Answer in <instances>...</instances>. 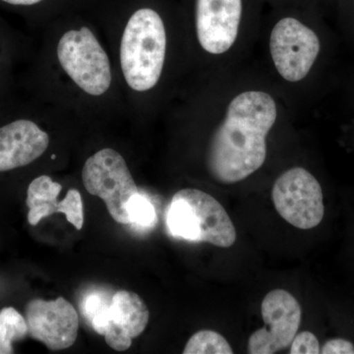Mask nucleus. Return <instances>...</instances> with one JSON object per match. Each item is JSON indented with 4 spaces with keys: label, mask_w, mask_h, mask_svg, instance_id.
<instances>
[{
    "label": "nucleus",
    "mask_w": 354,
    "mask_h": 354,
    "mask_svg": "<svg viewBox=\"0 0 354 354\" xmlns=\"http://www.w3.org/2000/svg\"><path fill=\"white\" fill-rule=\"evenodd\" d=\"M272 199L279 215L299 230H311L323 220L322 187L304 167L283 172L272 186Z\"/></svg>",
    "instance_id": "6"
},
{
    "label": "nucleus",
    "mask_w": 354,
    "mask_h": 354,
    "mask_svg": "<svg viewBox=\"0 0 354 354\" xmlns=\"http://www.w3.org/2000/svg\"><path fill=\"white\" fill-rule=\"evenodd\" d=\"M25 316L29 335L50 351H62L75 344L78 314L65 298L32 299L26 305Z\"/></svg>",
    "instance_id": "9"
},
{
    "label": "nucleus",
    "mask_w": 354,
    "mask_h": 354,
    "mask_svg": "<svg viewBox=\"0 0 354 354\" xmlns=\"http://www.w3.org/2000/svg\"><path fill=\"white\" fill-rule=\"evenodd\" d=\"M62 69L79 88L91 95L108 92L111 69L108 55L87 27L65 32L57 46Z\"/></svg>",
    "instance_id": "4"
},
{
    "label": "nucleus",
    "mask_w": 354,
    "mask_h": 354,
    "mask_svg": "<svg viewBox=\"0 0 354 354\" xmlns=\"http://www.w3.org/2000/svg\"><path fill=\"white\" fill-rule=\"evenodd\" d=\"M127 211L131 221V225L149 227L155 223L156 211L152 203L140 193L134 195L128 201Z\"/></svg>",
    "instance_id": "16"
},
{
    "label": "nucleus",
    "mask_w": 354,
    "mask_h": 354,
    "mask_svg": "<svg viewBox=\"0 0 354 354\" xmlns=\"http://www.w3.org/2000/svg\"><path fill=\"white\" fill-rule=\"evenodd\" d=\"M57 213L64 214L67 221L73 225L76 230H82L84 209L80 192L76 189L69 190L64 199L58 203Z\"/></svg>",
    "instance_id": "17"
},
{
    "label": "nucleus",
    "mask_w": 354,
    "mask_h": 354,
    "mask_svg": "<svg viewBox=\"0 0 354 354\" xmlns=\"http://www.w3.org/2000/svg\"><path fill=\"white\" fill-rule=\"evenodd\" d=\"M278 109L271 95L247 91L228 104L207 151V167L218 183H241L260 169L267 157V136Z\"/></svg>",
    "instance_id": "1"
},
{
    "label": "nucleus",
    "mask_w": 354,
    "mask_h": 354,
    "mask_svg": "<svg viewBox=\"0 0 354 354\" xmlns=\"http://www.w3.org/2000/svg\"><path fill=\"white\" fill-rule=\"evenodd\" d=\"M62 190V184L55 183L48 176L37 177L30 183L26 200L30 225H37L43 218L57 213V197Z\"/></svg>",
    "instance_id": "13"
},
{
    "label": "nucleus",
    "mask_w": 354,
    "mask_h": 354,
    "mask_svg": "<svg viewBox=\"0 0 354 354\" xmlns=\"http://www.w3.org/2000/svg\"><path fill=\"white\" fill-rule=\"evenodd\" d=\"M29 335L27 321L13 307L0 311V353H13L12 344Z\"/></svg>",
    "instance_id": "14"
},
{
    "label": "nucleus",
    "mask_w": 354,
    "mask_h": 354,
    "mask_svg": "<svg viewBox=\"0 0 354 354\" xmlns=\"http://www.w3.org/2000/svg\"><path fill=\"white\" fill-rule=\"evenodd\" d=\"M183 354H232L227 339L214 330H200L190 337L183 349Z\"/></svg>",
    "instance_id": "15"
},
{
    "label": "nucleus",
    "mask_w": 354,
    "mask_h": 354,
    "mask_svg": "<svg viewBox=\"0 0 354 354\" xmlns=\"http://www.w3.org/2000/svg\"><path fill=\"white\" fill-rule=\"evenodd\" d=\"M242 0H197V38L203 50L223 55L234 46L239 35Z\"/></svg>",
    "instance_id": "10"
},
{
    "label": "nucleus",
    "mask_w": 354,
    "mask_h": 354,
    "mask_svg": "<svg viewBox=\"0 0 354 354\" xmlns=\"http://www.w3.org/2000/svg\"><path fill=\"white\" fill-rule=\"evenodd\" d=\"M322 354H354V344L344 339H330L320 349Z\"/></svg>",
    "instance_id": "19"
},
{
    "label": "nucleus",
    "mask_w": 354,
    "mask_h": 354,
    "mask_svg": "<svg viewBox=\"0 0 354 354\" xmlns=\"http://www.w3.org/2000/svg\"><path fill=\"white\" fill-rule=\"evenodd\" d=\"M84 187L106 203L116 223L131 225L127 211L128 201L139 190L124 158L113 149H102L86 160L82 169Z\"/></svg>",
    "instance_id": "5"
},
{
    "label": "nucleus",
    "mask_w": 354,
    "mask_h": 354,
    "mask_svg": "<svg viewBox=\"0 0 354 354\" xmlns=\"http://www.w3.org/2000/svg\"><path fill=\"white\" fill-rule=\"evenodd\" d=\"M290 346V354L320 353V344L316 335L306 330L297 334Z\"/></svg>",
    "instance_id": "18"
},
{
    "label": "nucleus",
    "mask_w": 354,
    "mask_h": 354,
    "mask_svg": "<svg viewBox=\"0 0 354 354\" xmlns=\"http://www.w3.org/2000/svg\"><path fill=\"white\" fill-rule=\"evenodd\" d=\"M169 232L177 239L208 242L223 248L236 241L234 223L221 203L201 190L183 189L172 197L167 216Z\"/></svg>",
    "instance_id": "3"
},
{
    "label": "nucleus",
    "mask_w": 354,
    "mask_h": 354,
    "mask_svg": "<svg viewBox=\"0 0 354 354\" xmlns=\"http://www.w3.org/2000/svg\"><path fill=\"white\" fill-rule=\"evenodd\" d=\"M320 48L316 32L295 18H283L272 28L270 37L272 62L279 75L288 82H298L308 75Z\"/></svg>",
    "instance_id": "7"
},
{
    "label": "nucleus",
    "mask_w": 354,
    "mask_h": 354,
    "mask_svg": "<svg viewBox=\"0 0 354 354\" xmlns=\"http://www.w3.org/2000/svg\"><path fill=\"white\" fill-rule=\"evenodd\" d=\"M150 311L137 293L120 290L114 293L109 304V325L104 339L114 351H124L132 339L145 330Z\"/></svg>",
    "instance_id": "12"
},
{
    "label": "nucleus",
    "mask_w": 354,
    "mask_h": 354,
    "mask_svg": "<svg viewBox=\"0 0 354 354\" xmlns=\"http://www.w3.org/2000/svg\"><path fill=\"white\" fill-rule=\"evenodd\" d=\"M261 313L265 327L249 337L247 353L272 354L288 348L301 323V307L288 291L274 290L263 299Z\"/></svg>",
    "instance_id": "8"
},
{
    "label": "nucleus",
    "mask_w": 354,
    "mask_h": 354,
    "mask_svg": "<svg viewBox=\"0 0 354 354\" xmlns=\"http://www.w3.org/2000/svg\"><path fill=\"white\" fill-rule=\"evenodd\" d=\"M108 304L106 300L102 298V295H90L86 298L85 302H84V315L88 319V322H91L93 317H94L97 312L101 311V310Z\"/></svg>",
    "instance_id": "20"
},
{
    "label": "nucleus",
    "mask_w": 354,
    "mask_h": 354,
    "mask_svg": "<svg viewBox=\"0 0 354 354\" xmlns=\"http://www.w3.org/2000/svg\"><path fill=\"white\" fill-rule=\"evenodd\" d=\"M50 136L34 121L14 120L0 127V172L32 164L48 148Z\"/></svg>",
    "instance_id": "11"
},
{
    "label": "nucleus",
    "mask_w": 354,
    "mask_h": 354,
    "mask_svg": "<svg viewBox=\"0 0 354 354\" xmlns=\"http://www.w3.org/2000/svg\"><path fill=\"white\" fill-rule=\"evenodd\" d=\"M167 53V32L162 18L142 8L128 21L120 44V64L132 90L146 92L157 85Z\"/></svg>",
    "instance_id": "2"
}]
</instances>
